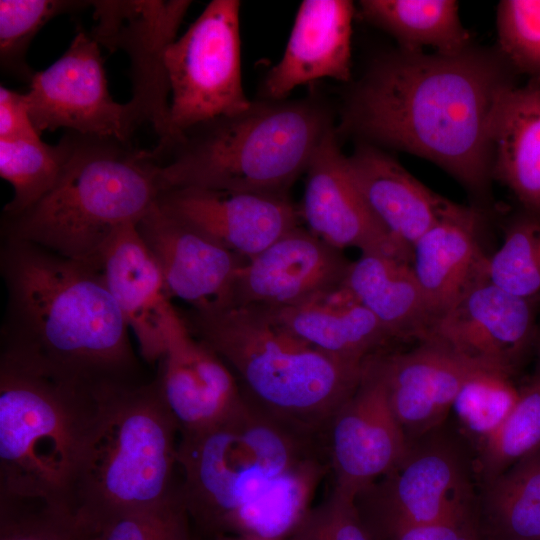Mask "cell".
Segmentation results:
<instances>
[{
    "label": "cell",
    "instance_id": "5b68a950",
    "mask_svg": "<svg viewBox=\"0 0 540 540\" xmlns=\"http://www.w3.org/2000/svg\"><path fill=\"white\" fill-rule=\"evenodd\" d=\"M70 151L52 188L32 206L4 217L7 239L97 267L114 233L137 224L160 188L150 150L111 136L68 131Z\"/></svg>",
    "mask_w": 540,
    "mask_h": 540
},
{
    "label": "cell",
    "instance_id": "d590c367",
    "mask_svg": "<svg viewBox=\"0 0 540 540\" xmlns=\"http://www.w3.org/2000/svg\"><path fill=\"white\" fill-rule=\"evenodd\" d=\"M498 47L515 73L540 84V0H503L497 5Z\"/></svg>",
    "mask_w": 540,
    "mask_h": 540
},
{
    "label": "cell",
    "instance_id": "3957f363",
    "mask_svg": "<svg viewBox=\"0 0 540 540\" xmlns=\"http://www.w3.org/2000/svg\"><path fill=\"white\" fill-rule=\"evenodd\" d=\"M317 100L252 101L245 111L197 123L151 150L160 192L199 187L289 196L334 127Z\"/></svg>",
    "mask_w": 540,
    "mask_h": 540
},
{
    "label": "cell",
    "instance_id": "30bf717a",
    "mask_svg": "<svg viewBox=\"0 0 540 540\" xmlns=\"http://www.w3.org/2000/svg\"><path fill=\"white\" fill-rule=\"evenodd\" d=\"M239 0H213L166 52L170 137L252 104L241 75ZM158 142V143H160Z\"/></svg>",
    "mask_w": 540,
    "mask_h": 540
},
{
    "label": "cell",
    "instance_id": "603a6c76",
    "mask_svg": "<svg viewBox=\"0 0 540 540\" xmlns=\"http://www.w3.org/2000/svg\"><path fill=\"white\" fill-rule=\"evenodd\" d=\"M347 163L369 208L410 261L420 237L460 205L425 186L380 147L359 142Z\"/></svg>",
    "mask_w": 540,
    "mask_h": 540
},
{
    "label": "cell",
    "instance_id": "ba28073f",
    "mask_svg": "<svg viewBox=\"0 0 540 540\" xmlns=\"http://www.w3.org/2000/svg\"><path fill=\"white\" fill-rule=\"evenodd\" d=\"M96 390L1 350L0 499L73 506Z\"/></svg>",
    "mask_w": 540,
    "mask_h": 540
},
{
    "label": "cell",
    "instance_id": "ffe728a7",
    "mask_svg": "<svg viewBox=\"0 0 540 540\" xmlns=\"http://www.w3.org/2000/svg\"><path fill=\"white\" fill-rule=\"evenodd\" d=\"M376 361L392 411L410 442L439 429L463 383L485 367L434 339L407 352L378 354Z\"/></svg>",
    "mask_w": 540,
    "mask_h": 540
},
{
    "label": "cell",
    "instance_id": "7bdbcfd3",
    "mask_svg": "<svg viewBox=\"0 0 540 540\" xmlns=\"http://www.w3.org/2000/svg\"><path fill=\"white\" fill-rule=\"evenodd\" d=\"M193 540H199V539H196V538L194 537V539H193Z\"/></svg>",
    "mask_w": 540,
    "mask_h": 540
},
{
    "label": "cell",
    "instance_id": "8fae6325",
    "mask_svg": "<svg viewBox=\"0 0 540 540\" xmlns=\"http://www.w3.org/2000/svg\"><path fill=\"white\" fill-rule=\"evenodd\" d=\"M190 5L188 0L91 1L95 24L90 36L111 52L123 50L130 60L132 97L124 104L129 138L144 123L152 125L158 142L169 134L165 57Z\"/></svg>",
    "mask_w": 540,
    "mask_h": 540
},
{
    "label": "cell",
    "instance_id": "836d02e7",
    "mask_svg": "<svg viewBox=\"0 0 540 540\" xmlns=\"http://www.w3.org/2000/svg\"><path fill=\"white\" fill-rule=\"evenodd\" d=\"M94 526L72 505L0 499V540H92Z\"/></svg>",
    "mask_w": 540,
    "mask_h": 540
},
{
    "label": "cell",
    "instance_id": "4fadbf2b",
    "mask_svg": "<svg viewBox=\"0 0 540 540\" xmlns=\"http://www.w3.org/2000/svg\"><path fill=\"white\" fill-rule=\"evenodd\" d=\"M99 46L79 28L63 55L45 70L35 72L25 96L39 134L66 128L130 141L125 105L110 95Z\"/></svg>",
    "mask_w": 540,
    "mask_h": 540
},
{
    "label": "cell",
    "instance_id": "9c48e42d",
    "mask_svg": "<svg viewBox=\"0 0 540 540\" xmlns=\"http://www.w3.org/2000/svg\"><path fill=\"white\" fill-rule=\"evenodd\" d=\"M438 431L411 441L404 458L355 499L376 540L401 525L474 517V464Z\"/></svg>",
    "mask_w": 540,
    "mask_h": 540
},
{
    "label": "cell",
    "instance_id": "9a60e30c",
    "mask_svg": "<svg viewBox=\"0 0 540 540\" xmlns=\"http://www.w3.org/2000/svg\"><path fill=\"white\" fill-rule=\"evenodd\" d=\"M350 263L342 250L297 226L241 264L226 305L298 304L342 285Z\"/></svg>",
    "mask_w": 540,
    "mask_h": 540
},
{
    "label": "cell",
    "instance_id": "74e56055",
    "mask_svg": "<svg viewBox=\"0 0 540 540\" xmlns=\"http://www.w3.org/2000/svg\"><path fill=\"white\" fill-rule=\"evenodd\" d=\"M293 540H376L362 519L354 500L331 492L305 514L292 534Z\"/></svg>",
    "mask_w": 540,
    "mask_h": 540
},
{
    "label": "cell",
    "instance_id": "e575fe53",
    "mask_svg": "<svg viewBox=\"0 0 540 540\" xmlns=\"http://www.w3.org/2000/svg\"><path fill=\"white\" fill-rule=\"evenodd\" d=\"M488 280L523 298L540 293V220L528 214L508 226L503 243L487 258Z\"/></svg>",
    "mask_w": 540,
    "mask_h": 540
},
{
    "label": "cell",
    "instance_id": "4316f807",
    "mask_svg": "<svg viewBox=\"0 0 540 540\" xmlns=\"http://www.w3.org/2000/svg\"><path fill=\"white\" fill-rule=\"evenodd\" d=\"M493 179L501 181L540 220V84L514 87L506 96L493 138Z\"/></svg>",
    "mask_w": 540,
    "mask_h": 540
},
{
    "label": "cell",
    "instance_id": "8d00e7d4",
    "mask_svg": "<svg viewBox=\"0 0 540 540\" xmlns=\"http://www.w3.org/2000/svg\"><path fill=\"white\" fill-rule=\"evenodd\" d=\"M181 494L159 506L112 516L94 526L92 540H193Z\"/></svg>",
    "mask_w": 540,
    "mask_h": 540
},
{
    "label": "cell",
    "instance_id": "cb8c5ba5",
    "mask_svg": "<svg viewBox=\"0 0 540 540\" xmlns=\"http://www.w3.org/2000/svg\"><path fill=\"white\" fill-rule=\"evenodd\" d=\"M481 220L479 209L460 204L412 248L410 264L433 324L487 278L488 257L479 243Z\"/></svg>",
    "mask_w": 540,
    "mask_h": 540
},
{
    "label": "cell",
    "instance_id": "7402d4cb",
    "mask_svg": "<svg viewBox=\"0 0 540 540\" xmlns=\"http://www.w3.org/2000/svg\"><path fill=\"white\" fill-rule=\"evenodd\" d=\"M136 225H125L114 233L97 268L132 329L142 357L155 363L164 355L166 322L174 306L161 269Z\"/></svg>",
    "mask_w": 540,
    "mask_h": 540
},
{
    "label": "cell",
    "instance_id": "d4e9b609",
    "mask_svg": "<svg viewBox=\"0 0 540 540\" xmlns=\"http://www.w3.org/2000/svg\"><path fill=\"white\" fill-rule=\"evenodd\" d=\"M270 310V309H269ZM293 333L332 357L364 365L393 339L343 284L272 310Z\"/></svg>",
    "mask_w": 540,
    "mask_h": 540
},
{
    "label": "cell",
    "instance_id": "44dd1931",
    "mask_svg": "<svg viewBox=\"0 0 540 540\" xmlns=\"http://www.w3.org/2000/svg\"><path fill=\"white\" fill-rule=\"evenodd\" d=\"M353 15L352 1H302L283 56L263 81L265 99L285 100L296 87L321 78L349 81Z\"/></svg>",
    "mask_w": 540,
    "mask_h": 540
},
{
    "label": "cell",
    "instance_id": "60d3db41",
    "mask_svg": "<svg viewBox=\"0 0 540 540\" xmlns=\"http://www.w3.org/2000/svg\"><path fill=\"white\" fill-rule=\"evenodd\" d=\"M213 540H293L291 538L285 539H272V538H263L256 536H245V535H231V536H220L214 538Z\"/></svg>",
    "mask_w": 540,
    "mask_h": 540
},
{
    "label": "cell",
    "instance_id": "484cf974",
    "mask_svg": "<svg viewBox=\"0 0 540 540\" xmlns=\"http://www.w3.org/2000/svg\"><path fill=\"white\" fill-rule=\"evenodd\" d=\"M343 285L375 316L393 340H426L433 326L410 262L384 253H361Z\"/></svg>",
    "mask_w": 540,
    "mask_h": 540
},
{
    "label": "cell",
    "instance_id": "b9f144b4",
    "mask_svg": "<svg viewBox=\"0 0 540 540\" xmlns=\"http://www.w3.org/2000/svg\"><path fill=\"white\" fill-rule=\"evenodd\" d=\"M537 351H538V357H539V368H538V372L540 373V337L537 339Z\"/></svg>",
    "mask_w": 540,
    "mask_h": 540
},
{
    "label": "cell",
    "instance_id": "5bb4252c",
    "mask_svg": "<svg viewBox=\"0 0 540 540\" xmlns=\"http://www.w3.org/2000/svg\"><path fill=\"white\" fill-rule=\"evenodd\" d=\"M159 365L155 380L180 436L212 428L249 402L232 370L174 307Z\"/></svg>",
    "mask_w": 540,
    "mask_h": 540
},
{
    "label": "cell",
    "instance_id": "277c9868",
    "mask_svg": "<svg viewBox=\"0 0 540 540\" xmlns=\"http://www.w3.org/2000/svg\"><path fill=\"white\" fill-rule=\"evenodd\" d=\"M236 376L246 398L270 416L321 436L353 394L364 365L338 360L289 330L272 310L229 304L183 317Z\"/></svg>",
    "mask_w": 540,
    "mask_h": 540
},
{
    "label": "cell",
    "instance_id": "1f68e13d",
    "mask_svg": "<svg viewBox=\"0 0 540 540\" xmlns=\"http://www.w3.org/2000/svg\"><path fill=\"white\" fill-rule=\"evenodd\" d=\"M91 6L78 0H1L0 68L2 73L30 84L34 71L27 62V52L39 30L51 19L77 13Z\"/></svg>",
    "mask_w": 540,
    "mask_h": 540
},
{
    "label": "cell",
    "instance_id": "8992f818",
    "mask_svg": "<svg viewBox=\"0 0 540 540\" xmlns=\"http://www.w3.org/2000/svg\"><path fill=\"white\" fill-rule=\"evenodd\" d=\"M322 455L319 436L249 401L222 423L180 436V492L189 518L210 540L248 535L265 497L296 468Z\"/></svg>",
    "mask_w": 540,
    "mask_h": 540
},
{
    "label": "cell",
    "instance_id": "2e32d148",
    "mask_svg": "<svg viewBox=\"0 0 540 540\" xmlns=\"http://www.w3.org/2000/svg\"><path fill=\"white\" fill-rule=\"evenodd\" d=\"M156 204L244 260L302 220L289 196L180 187L161 191Z\"/></svg>",
    "mask_w": 540,
    "mask_h": 540
},
{
    "label": "cell",
    "instance_id": "7a4b0ae2",
    "mask_svg": "<svg viewBox=\"0 0 540 540\" xmlns=\"http://www.w3.org/2000/svg\"><path fill=\"white\" fill-rule=\"evenodd\" d=\"M4 350L88 388L132 381L129 325L99 269L7 239Z\"/></svg>",
    "mask_w": 540,
    "mask_h": 540
},
{
    "label": "cell",
    "instance_id": "ac0fdd59",
    "mask_svg": "<svg viewBox=\"0 0 540 540\" xmlns=\"http://www.w3.org/2000/svg\"><path fill=\"white\" fill-rule=\"evenodd\" d=\"M339 138L332 127L312 155L305 171L301 219L310 232L342 251L352 247L410 262L356 186Z\"/></svg>",
    "mask_w": 540,
    "mask_h": 540
},
{
    "label": "cell",
    "instance_id": "f1b7e54d",
    "mask_svg": "<svg viewBox=\"0 0 540 540\" xmlns=\"http://www.w3.org/2000/svg\"><path fill=\"white\" fill-rule=\"evenodd\" d=\"M481 510L493 540H540V450L483 482Z\"/></svg>",
    "mask_w": 540,
    "mask_h": 540
},
{
    "label": "cell",
    "instance_id": "d6a6232c",
    "mask_svg": "<svg viewBox=\"0 0 540 540\" xmlns=\"http://www.w3.org/2000/svg\"><path fill=\"white\" fill-rule=\"evenodd\" d=\"M511 375L488 367L477 369L461 386L453 404L462 429L484 443L509 416L519 396Z\"/></svg>",
    "mask_w": 540,
    "mask_h": 540
},
{
    "label": "cell",
    "instance_id": "d6986e66",
    "mask_svg": "<svg viewBox=\"0 0 540 540\" xmlns=\"http://www.w3.org/2000/svg\"><path fill=\"white\" fill-rule=\"evenodd\" d=\"M136 227L161 269L171 298L199 312L227 304L244 259L166 214L156 202Z\"/></svg>",
    "mask_w": 540,
    "mask_h": 540
},
{
    "label": "cell",
    "instance_id": "4dcf8cb0",
    "mask_svg": "<svg viewBox=\"0 0 540 540\" xmlns=\"http://www.w3.org/2000/svg\"><path fill=\"white\" fill-rule=\"evenodd\" d=\"M540 450V373L519 389L518 400L502 425L478 447L475 462L486 482Z\"/></svg>",
    "mask_w": 540,
    "mask_h": 540
},
{
    "label": "cell",
    "instance_id": "83f0119b",
    "mask_svg": "<svg viewBox=\"0 0 540 540\" xmlns=\"http://www.w3.org/2000/svg\"><path fill=\"white\" fill-rule=\"evenodd\" d=\"M360 14L394 37L399 48L455 54L472 46L453 0H362Z\"/></svg>",
    "mask_w": 540,
    "mask_h": 540
},
{
    "label": "cell",
    "instance_id": "6da1fadb",
    "mask_svg": "<svg viewBox=\"0 0 540 540\" xmlns=\"http://www.w3.org/2000/svg\"><path fill=\"white\" fill-rule=\"evenodd\" d=\"M515 72L495 50L398 49L377 57L350 90L339 136L424 158L478 200L490 190L493 138Z\"/></svg>",
    "mask_w": 540,
    "mask_h": 540
},
{
    "label": "cell",
    "instance_id": "52a82bcc",
    "mask_svg": "<svg viewBox=\"0 0 540 540\" xmlns=\"http://www.w3.org/2000/svg\"><path fill=\"white\" fill-rule=\"evenodd\" d=\"M177 434L156 380L97 388L72 494L74 508L96 525L178 497Z\"/></svg>",
    "mask_w": 540,
    "mask_h": 540
},
{
    "label": "cell",
    "instance_id": "f35d334b",
    "mask_svg": "<svg viewBox=\"0 0 540 540\" xmlns=\"http://www.w3.org/2000/svg\"><path fill=\"white\" fill-rule=\"evenodd\" d=\"M379 540H478V534L472 517L401 525L386 532Z\"/></svg>",
    "mask_w": 540,
    "mask_h": 540
},
{
    "label": "cell",
    "instance_id": "7c38bea8",
    "mask_svg": "<svg viewBox=\"0 0 540 540\" xmlns=\"http://www.w3.org/2000/svg\"><path fill=\"white\" fill-rule=\"evenodd\" d=\"M321 440L333 473L332 492L354 501L406 455L410 441L392 411L376 356L366 362L359 385Z\"/></svg>",
    "mask_w": 540,
    "mask_h": 540
},
{
    "label": "cell",
    "instance_id": "ab89813d",
    "mask_svg": "<svg viewBox=\"0 0 540 540\" xmlns=\"http://www.w3.org/2000/svg\"><path fill=\"white\" fill-rule=\"evenodd\" d=\"M40 137L28 109L25 93L0 86V139Z\"/></svg>",
    "mask_w": 540,
    "mask_h": 540
},
{
    "label": "cell",
    "instance_id": "f546056e",
    "mask_svg": "<svg viewBox=\"0 0 540 540\" xmlns=\"http://www.w3.org/2000/svg\"><path fill=\"white\" fill-rule=\"evenodd\" d=\"M70 151L68 132L56 145L40 137L0 139V176L14 191L4 217L16 216L37 202L55 184Z\"/></svg>",
    "mask_w": 540,
    "mask_h": 540
},
{
    "label": "cell",
    "instance_id": "e0dca14e",
    "mask_svg": "<svg viewBox=\"0 0 540 540\" xmlns=\"http://www.w3.org/2000/svg\"><path fill=\"white\" fill-rule=\"evenodd\" d=\"M532 300L508 293L485 278L435 321L427 339L512 375L535 340Z\"/></svg>",
    "mask_w": 540,
    "mask_h": 540
}]
</instances>
